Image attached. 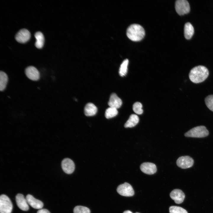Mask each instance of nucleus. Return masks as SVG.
Masks as SVG:
<instances>
[{"mask_svg":"<svg viewBox=\"0 0 213 213\" xmlns=\"http://www.w3.org/2000/svg\"><path fill=\"white\" fill-rule=\"evenodd\" d=\"M208 70L205 67L199 65L192 69L189 73V78L193 83H198L203 82L208 77Z\"/></svg>","mask_w":213,"mask_h":213,"instance_id":"f257e3e1","label":"nucleus"},{"mask_svg":"<svg viewBox=\"0 0 213 213\" xmlns=\"http://www.w3.org/2000/svg\"><path fill=\"white\" fill-rule=\"evenodd\" d=\"M126 35L128 38L131 41H138L143 38L145 35V31L140 25L134 24L128 28Z\"/></svg>","mask_w":213,"mask_h":213,"instance_id":"f03ea898","label":"nucleus"},{"mask_svg":"<svg viewBox=\"0 0 213 213\" xmlns=\"http://www.w3.org/2000/svg\"><path fill=\"white\" fill-rule=\"evenodd\" d=\"M209 132L204 126L201 125L194 127L186 133L184 135L186 137L201 138L207 136Z\"/></svg>","mask_w":213,"mask_h":213,"instance_id":"7ed1b4c3","label":"nucleus"},{"mask_svg":"<svg viewBox=\"0 0 213 213\" xmlns=\"http://www.w3.org/2000/svg\"><path fill=\"white\" fill-rule=\"evenodd\" d=\"M13 208L12 203L6 195L2 194L0 196V213H11Z\"/></svg>","mask_w":213,"mask_h":213,"instance_id":"20e7f679","label":"nucleus"},{"mask_svg":"<svg viewBox=\"0 0 213 213\" xmlns=\"http://www.w3.org/2000/svg\"><path fill=\"white\" fill-rule=\"evenodd\" d=\"M175 8L177 13L180 15L188 13L190 10L188 1L186 0H177L175 2Z\"/></svg>","mask_w":213,"mask_h":213,"instance_id":"39448f33","label":"nucleus"},{"mask_svg":"<svg viewBox=\"0 0 213 213\" xmlns=\"http://www.w3.org/2000/svg\"><path fill=\"white\" fill-rule=\"evenodd\" d=\"M117 191L120 195L125 196H131L134 194V191L132 186L127 182L119 185Z\"/></svg>","mask_w":213,"mask_h":213,"instance_id":"423d86ee","label":"nucleus"},{"mask_svg":"<svg viewBox=\"0 0 213 213\" xmlns=\"http://www.w3.org/2000/svg\"><path fill=\"white\" fill-rule=\"evenodd\" d=\"M194 164L193 159L188 156H181L176 161L177 165L183 169H186L192 167Z\"/></svg>","mask_w":213,"mask_h":213,"instance_id":"0eeeda50","label":"nucleus"},{"mask_svg":"<svg viewBox=\"0 0 213 213\" xmlns=\"http://www.w3.org/2000/svg\"><path fill=\"white\" fill-rule=\"evenodd\" d=\"M30 36V33L28 30L22 29L20 30L16 34L15 38L18 42L24 43L29 40Z\"/></svg>","mask_w":213,"mask_h":213,"instance_id":"6e6552de","label":"nucleus"},{"mask_svg":"<svg viewBox=\"0 0 213 213\" xmlns=\"http://www.w3.org/2000/svg\"><path fill=\"white\" fill-rule=\"evenodd\" d=\"M27 77L33 81H37L40 78V74L38 70L34 67L29 66L27 67L25 70Z\"/></svg>","mask_w":213,"mask_h":213,"instance_id":"1a4fd4ad","label":"nucleus"},{"mask_svg":"<svg viewBox=\"0 0 213 213\" xmlns=\"http://www.w3.org/2000/svg\"><path fill=\"white\" fill-rule=\"evenodd\" d=\"M61 165L63 170L67 174H71L75 170V164L69 158L64 159L62 162Z\"/></svg>","mask_w":213,"mask_h":213,"instance_id":"9d476101","label":"nucleus"},{"mask_svg":"<svg viewBox=\"0 0 213 213\" xmlns=\"http://www.w3.org/2000/svg\"><path fill=\"white\" fill-rule=\"evenodd\" d=\"M140 168L143 172L148 175L153 174L157 171L156 165L149 162H145L142 163L140 165Z\"/></svg>","mask_w":213,"mask_h":213,"instance_id":"9b49d317","label":"nucleus"},{"mask_svg":"<svg viewBox=\"0 0 213 213\" xmlns=\"http://www.w3.org/2000/svg\"><path fill=\"white\" fill-rule=\"evenodd\" d=\"M170 196L175 203L178 204L182 203L185 198L184 193L179 189H175L172 191L170 193Z\"/></svg>","mask_w":213,"mask_h":213,"instance_id":"f8f14e48","label":"nucleus"},{"mask_svg":"<svg viewBox=\"0 0 213 213\" xmlns=\"http://www.w3.org/2000/svg\"><path fill=\"white\" fill-rule=\"evenodd\" d=\"M16 201L18 207L21 210L27 211L29 209L28 204L26 198L21 194H18L16 196Z\"/></svg>","mask_w":213,"mask_h":213,"instance_id":"ddd939ff","label":"nucleus"},{"mask_svg":"<svg viewBox=\"0 0 213 213\" xmlns=\"http://www.w3.org/2000/svg\"><path fill=\"white\" fill-rule=\"evenodd\" d=\"M122 104V100L116 93H113L111 95L108 102L110 107L117 109L120 108Z\"/></svg>","mask_w":213,"mask_h":213,"instance_id":"4468645a","label":"nucleus"},{"mask_svg":"<svg viewBox=\"0 0 213 213\" xmlns=\"http://www.w3.org/2000/svg\"><path fill=\"white\" fill-rule=\"evenodd\" d=\"M26 198L28 204L34 209H40L43 206V203L41 201L35 199L30 194L27 195Z\"/></svg>","mask_w":213,"mask_h":213,"instance_id":"2eb2a0df","label":"nucleus"},{"mask_svg":"<svg viewBox=\"0 0 213 213\" xmlns=\"http://www.w3.org/2000/svg\"><path fill=\"white\" fill-rule=\"evenodd\" d=\"M97 111L96 106L91 103H87L84 108L85 114L87 116H91L95 115Z\"/></svg>","mask_w":213,"mask_h":213,"instance_id":"dca6fc26","label":"nucleus"},{"mask_svg":"<svg viewBox=\"0 0 213 213\" xmlns=\"http://www.w3.org/2000/svg\"><path fill=\"white\" fill-rule=\"evenodd\" d=\"M194 33V29L192 24L189 22L186 23L184 26V35L187 39H190Z\"/></svg>","mask_w":213,"mask_h":213,"instance_id":"f3484780","label":"nucleus"},{"mask_svg":"<svg viewBox=\"0 0 213 213\" xmlns=\"http://www.w3.org/2000/svg\"><path fill=\"white\" fill-rule=\"evenodd\" d=\"M139 121L138 116L135 114H132L125 124L124 127L125 128L134 127L138 123Z\"/></svg>","mask_w":213,"mask_h":213,"instance_id":"a211bd4d","label":"nucleus"},{"mask_svg":"<svg viewBox=\"0 0 213 213\" xmlns=\"http://www.w3.org/2000/svg\"><path fill=\"white\" fill-rule=\"evenodd\" d=\"M36 39L35 43V46L38 49H41L43 46L44 42V38L43 33L41 32H36L35 34Z\"/></svg>","mask_w":213,"mask_h":213,"instance_id":"6ab92c4d","label":"nucleus"},{"mask_svg":"<svg viewBox=\"0 0 213 213\" xmlns=\"http://www.w3.org/2000/svg\"><path fill=\"white\" fill-rule=\"evenodd\" d=\"M8 81V77L4 72H0V90L3 91L6 88Z\"/></svg>","mask_w":213,"mask_h":213,"instance_id":"aec40b11","label":"nucleus"},{"mask_svg":"<svg viewBox=\"0 0 213 213\" xmlns=\"http://www.w3.org/2000/svg\"><path fill=\"white\" fill-rule=\"evenodd\" d=\"M129 60L128 59H125L121 63L119 70L120 76L123 77L125 76L128 72V67Z\"/></svg>","mask_w":213,"mask_h":213,"instance_id":"412c9836","label":"nucleus"},{"mask_svg":"<svg viewBox=\"0 0 213 213\" xmlns=\"http://www.w3.org/2000/svg\"><path fill=\"white\" fill-rule=\"evenodd\" d=\"M118 113V112L117 109L109 107L105 111V116L107 119H109L115 117Z\"/></svg>","mask_w":213,"mask_h":213,"instance_id":"4be33fe9","label":"nucleus"},{"mask_svg":"<svg viewBox=\"0 0 213 213\" xmlns=\"http://www.w3.org/2000/svg\"><path fill=\"white\" fill-rule=\"evenodd\" d=\"M169 210L170 213H188L185 209L177 206H171Z\"/></svg>","mask_w":213,"mask_h":213,"instance_id":"5701e85b","label":"nucleus"},{"mask_svg":"<svg viewBox=\"0 0 213 213\" xmlns=\"http://www.w3.org/2000/svg\"><path fill=\"white\" fill-rule=\"evenodd\" d=\"M142 104L138 102H137L134 104L133 105V109L134 112L138 114H141L143 112Z\"/></svg>","mask_w":213,"mask_h":213,"instance_id":"b1692460","label":"nucleus"},{"mask_svg":"<svg viewBox=\"0 0 213 213\" xmlns=\"http://www.w3.org/2000/svg\"><path fill=\"white\" fill-rule=\"evenodd\" d=\"M73 212L74 213H90V210L86 207L78 206L74 208Z\"/></svg>","mask_w":213,"mask_h":213,"instance_id":"393cba45","label":"nucleus"},{"mask_svg":"<svg viewBox=\"0 0 213 213\" xmlns=\"http://www.w3.org/2000/svg\"><path fill=\"white\" fill-rule=\"evenodd\" d=\"M205 101L207 107L213 112V95L207 96L205 99Z\"/></svg>","mask_w":213,"mask_h":213,"instance_id":"a878e982","label":"nucleus"},{"mask_svg":"<svg viewBox=\"0 0 213 213\" xmlns=\"http://www.w3.org/2000/svg\"><path fill=\"white\" fill-rule=\"evenodd\" d=\"M37 213H50L47 209H39Z\"/></svg>","mask_w":213,"mask_h":213,"instance_id":"bb28decb","label":"nucleus"},{"mask_svg":"<svg viewBox=\"0 0 213 213\" xmlns=\"http://www.w3.org/2000/svg\"><path fill=\"white\" fill-rule=\"evenodd\" d=\"M123 213H133L131 211L129 210H126Z\"/></svg>","mask_w":213,"mask_h":213,"instance_id":"cd10ccee","label":"nucleus"},{"mask_svg":"<svg viewBox=\"0 0 213 213\" xmlns=\"http://www.w3.org/2000/svg\"><path fill=\"white\" fill-rule=\"evenodd\" d=\"M138 213V212H136V213Z\"/></svg>","mask_w":213,"mask_h":213,"instance_id":"c85d7f7f","label":"nucleus"}]
</instances>
